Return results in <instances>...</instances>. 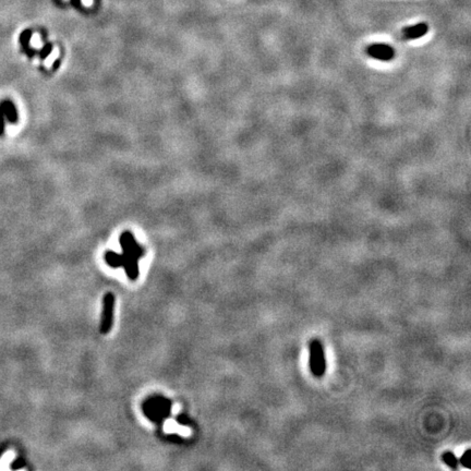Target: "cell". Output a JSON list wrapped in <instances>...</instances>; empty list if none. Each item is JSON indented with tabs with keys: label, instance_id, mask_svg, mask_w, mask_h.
<instances>
[{
	"label": "cell",
	"instance_id": "obj_8",
	"mask_svg": "<svg viewBox=\"0 0 471 471\" xmlns=\"http://www.w3.org/2000/svg\"><path fill=\"white\" fill-rule=\"evenodd\" d=\"M105 261L106 263L110 266V267H122V263H124V255L118 254L116 252L108 251L105 254Z\"/></svg>",
	"mask_w": 471,
	"mask_h": 471
},
{
	"label": "cell",
	"instance_id": "obj_5",
	"mask_svg": "<svg viewBox=\"0 0 471 471\" xmlns=\"http://www.w3.org/2000/svg\"><path fill=\"white\" fill-rule=\"evenodd\" d=\"M4 117H7V119L9 121H11L12 124H15V122L17 120L16 109L15 107V105H13L11 102H9V100H4V102H2L1 105H0V135H2L3 133Z\"/></svg>",
	"mask_w": 471,
	"mask_h": 471
},
{
	"label": "cell",
	"instance_id": "obj_2",
	"mask_svg": "<svg viewBox=\"0 0 471 471\" xmlns=\"http://www.w3.org/2000/svg\"><path fill=\"white\" fill-rule=\"evenodd\" d=\"M115 295L107 292L103 298L102 317H100V333L106 335L111 330L115 318Z\"/></svg>",
	"mask_w": 471,
	"mask_h": 471
},
{
	"label": "cell",
	"instance_id": "obj_3",
	"mask_svg": "<svg viewBox=\"0 0 471 471\" xmlns=\"http://www.w3.org/2000/svg\"><path fill=\"white\" fill-rule=\"evenodd\" d=\"M120 244L122 249V254L126 256H134L137 259H141L144 255H145V251L144 249L140 246V244L135 241V239L133 238L132 234H130L129 231H126L121 235L120 237Z\"/></svg>",
	"mask_w": 471,
	"mask_h": 471
},
{
	"label": "cell",
	"instance_id": "obj_1",
	"mask_svg": "<svg viewBox=\"0 0 471 471\" xmlns=\"http://www.w3.org/2000/svg\"><path fill=\"white\" fill-rule=\"evenodd\" d=\"M310 370L315 377H322L326 371V359L323 344L313 339L310 344Z\"/></svg>",
	"mask_w": 471,
	"mask_h": 471
},
{
	"label": "cell",
	"instance_id": "obj_7",
	"mask_svg": "<svg viewBox=\"0 0 471 471\" xmlns=\"http://www.w3.org/2000/svg\"><path fill=\"white\" fill-rule=\"evenodd\" d=\"M427 32H429V25L422 22L404 29L403 36L406 39H417L424 36Z\"/></svg>",
	"mask_w": 471,
	"mask_h": 471
},
{
	"label": "cell",
	"instance_id": "obj_6",
	"mask_svg": "<svg viewBox=\"0 0 471 471\" xmlns=\"http://www.w3.org/2000/svg\"><path fill=\"white\" fill-rule=\"evenodd\" d=\"M124 255V254H122ZM139 260L134 256H126L124 255V263H122V267L125 268L126 274L130 281H137L140 275L139 270Z\"/></svg>",
	"mask_w": 471,
	"mask_h": 471
},
{
	"label": "cell",
	"instance_id": "obj_11",
	"mask_svg": "<svg viewBox=\"0 0 471 471\" xmlns=\"http://www.w3.org/2000/svg\"><path fill=\"white\" fill-rule=\"evenodd\" d=\"M459 464L465 467V468H471V449H467L464 455L460 457V459L458 460Z\"/></svg>",
	"mask_w": 471,
	"mask_h": 471
},
{
	"label": "cell",
	"instance_id": "obj_10",
	"mask_svg": "<svg viewBox=\"0 0 471 471\" xmlns=\"http://www.w3.org/2000/svg\"><path fill=\"white\" fill-rule=\"evenodd\" d=\"M13 459H15V453L12 451L4 453L3 456L0 458V470H7L10 468Z\"/></svg>",
	"mask_w": 471,
	"mask_h": 471
},
{
	"label": "cell",
	"instance_id": "obj_12",
	"mask_svg": "<svg viewBox=\"0 0 471 471\" xmlns=\"http://www.w3.org/2000/svg\"><path fill=\"white\" fill-rule=\"evenodd\" d=\"M82 2L83 4H85V6H91V4L93 3V0H82Z\"/></svg>",
	"mask_w": 471,
	"mask_h": 471
},
{
	"label": "cell",
	"instance_id": "obj_4",
	"mask_svg": "<svg viewBox=\"0 0 471 471\" xmlns=\"http://www.w3.org/2000/svg\"><path fill=\"white\" fill-rule=\"evenodd\" d=\"M368 55L381 61H391L395 58V49L387 44H372L366 48Z\"/></svg>",
	"mask_w": 471,
	"mask_h": 471
},
{
	"label": "cell",
	"instance_id": "obj_9",
	"mask_svg": "<svg viewBox=\"0 0 471 471\" xmlns=\"http://www.w3.org/2000/svg\"><path fill=\"white\" fill-rule=\"evenodd\" d=\"M442 459L445 462V465H447L449 468L457 470L458 466H459V461H458L457 457L454 455L452 452H445L442 455Z\"/></svg>",
	"mask_w": 471,
	"mask_h": 471
}]
</instances>
